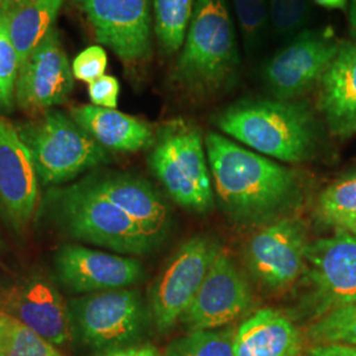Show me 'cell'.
I'll use <instances>...</instances> for the list:
<instances>
[{
    "instance_id": "1f68e13d",
    "label": "cell",
    "mask_w": 356,
    "mask_h": 356,
    "mask_svg": "<svg viewBox=\"0 0 356 356\" xmlns=\"http://www.w3.org/2000/svg\"><path fill=\"white\" fill-rule=\"evenodd\" d=\"M120 85L113 76H104L89 83L90 101L94 106L116 110Z\"/></svg>"
},
{
    "instance_id": "ac0fdd59",
    "label": "cell",
    "mask_w": 356,
    "mask_h": 356,
    "mask_svg": "<svg viewBox=\"0 0 356 356\" xmlns=\"http://www.w3.org/2000/svg\"><path fill=\"white\" fill-rule=\"evenodd\" d=\"M83 182L124 211L156 244L165 238L170 226L169 207L149 182L114 172L92 175Z\"/></svg>"
},
{
    "instance_id": "6da1fadb",
    "label": "cell",
    "mask_w": 356,
    "mask_h": 356,
    "mask_svg": "<svg viewBox=\"0 0 356 356\" xmlns=\"http://www.w3.org/2000/svg\"><path fill=\"white\" fill-rule=\"evenodd\" d=\"M204 147L218 200L234 220L272 222L298 202V184L289 169L216 132L207 134Z\"/></svg>"
},
{
    "instance_id": "7402d4cb",
    "label": "cell",
    "mask_w": 356,
    "mask_h": 356,
    "mask_svg": "<svg viewBox=\"0 0 356 356\" xmlns=\"http://www.w3.org/2000/svg\"><path fill=\"white\" fill-rule=\"evenodd\" d=\"M65 0H33L6 15L10 38L20 66L48 35Z\"/></svg>"
},
{
    "instance_id": "603a6c76",
    "label": "cell",
    "mask_w": 356,
    "mask_h": 356,
    "mask_svg": "<svg viewBox=\"0 0 356 356\" xmlns=\"http://www.w3.org/2000/svg\"><path fill=\"white\" fill-rule=\"evenodd\" d=\"M195 0H152L154 33L160 47L173 54L184 45Z\"/></svg>"
},
{
    "instance_id": "30bf717a",
    "label": "cell",
    "mask_w": 356,
    "mask_h": 356,
    "mask_svg": "<svg viewBox=\"0 0 356 356\" xmlns=\"http://www.w3.org/2000/svg\"><path fill=\"white\" fill-rule=\"evenodd\" d=\"M304 275L319 318L334 309L355 304V235L339 227L329 238L310 243Z\"/></svg>"
},
{
    "instance_id": "cb8c5ba5",
    "label": "cell",
    "mask_w": 356,
    "mask_h": 356,
    "mask_svg": "<svg viewBox=\"0 0 356 356\" xmlns=\"http://www.w3.org/2000/svg\"><path fill=\"white\" fill-rule=\"evenodd\" d=\"M235 334L232 327L191 331L175 339L161 356H235Z\"/></svg>"
},
{
    "instance_id": "7c38bea8",
    "label": "cell",
    "mask_w": 356,
    "mask_h": 356,
    "mask_svg": "<svg viewBox=\"0 0 356 356\" xmlns=\"http://www.w3.org/2000/svg\"><path fill=\"white\" fill-rule=\"evenodd\" d=\"M86 15L97 40L123 61L145 60L152 51V0H73Z\"/></svg>"
},
{
    "instance_id": "836d02e7",
    "label": "cell",
    "mask_w": 356,
    "mask_h": 356,
    "mask_svg": "<svg viewBox=\"0 0 356 356\" xmlns=\"http://www.w3.org/2000/svg\"><path fill=\"white\" fill-rule=\"evenodd\" d=\"M309 356H356V347L338 343L318 344Z\"/></svg>"
},
{
    "instance_id": "74e56055",
    "label": "cell",
    "mask_w": 356,
    "mask_h": 356,
    "mask_svg": "<svg viewBox=\"0 0 356 356\" xmlns=\"http://www.w3.org/2000/svg\"><path fill=\"white\" fill-rule=\"evenodd\" d=\"M350 29L353 38H356V0H351V8H350Z\"/></svg>"
},
{
    "instance_id": "e0dca14e",
    "label": "cell",
    "mask_w": 356,
    "mask_h": 356,
    "mask_svg": "<svg viewBox=\"0 0 356 356\" xmlns=\"http://www.w3.org/2000/svg\"><path fill=\"white\" fill-rule=\"evenodd\" d=\"M38 176L17 128L0 116V213L15 229H23L38 204Z\"/></svg>"
},
{
    "instance_id": "d6a6232c",
    "label": "cell",
    "mask_w": 356,
    "mask_h": 356,
    "mask_svg": "<svg viewBox=\"0 0 356 356\" xmlns=\"http://www.w3.org/2000/svg\"><path fill=\"white\" fill-rule=\"evenodd\" d=\"M97 356H161L153 344H134L99 353Z\"/></svg>"
},
{
    "instance_id": "d6986e66",
    "label": "cell",
    "mask_w": 356,
    "mask_h": 356,
    "mask_svg": "<svg viewBox=\"0 0 356 356\" xmlns=\"http://www.w3.org/2000/svg\"><path fill=\"white\" fill-rule=\"evenodd\" d=\"M321 110L337 135L356 131V44H344L321 78Z\"/></svg>"
},
{
    "instance_id": "ffe728a7",
    "label": "cell",
    "mask_w": 356,
    "mask_h": 356,
    "mask_svg": "<svg viewBox=\"0 0 356 356\" xmlns=\"http://www.w3.org/2000/svg\"><path fill=\"white\" fill-rule=\"evenodd\" d=\"M70 114L76 124L104 149L138 152L156 140L149 124L118 110L89 104L74 107Z\"/></svg>"
},
{
    "instance_id": "4fadbf2b",
    "label": "cell",
    "mask_w": 356,
    "mask_h": 356,
    "mask_svg": "<svg viewBox=\"0 0 356 356\" xmlns=\"http://www.w3.org/2000/svg\"><path fill=\"white\" fill-rule=\"evenodd\" d=\"M251 304L250 282L229 254L220 250L179 321L189 331L222 329L241 318Z\"/></svg>"
},
{
    "instance_id": "f1b7e54d",
    "label": "cell",
    "mask_w": 356,
    "mask_h": 356,
    "mask_svg": "<svg viewBox=\"0 0 356 356\" xmlns=\"http://www.w3.org/2000/svg\"><path fill=\"white\" fill-rule=\"evenodd\" d=\"M20 63L10 38L6 15L0 8V111L8 113L15 104Z\"/></svg>"
},
{
    "instance_id": "d590c367",
    "label": "cell",
    "mask_w": 356,
    "mask_h": 356,
    "mask_svg": "<svg viewBox=\"0 0 356 356\" xmlns=\"http://www.w3.org/2000/svg\"><path fill=\"white\" fill-rule=\"evenodd\" d=\"M317 4L330 10H343L347 0H314Z\"/></svg>"
},
{
    "instance_id": "3957f363",
    "label": "cell",
    "mask_w": 356,
    "mask_h": 356,
    "mask_svg": "<svg viewBox=\"0 0 356 356\" xmlns=\"http://www.w3.org/2000/svg\"><path fill=\"white\" fill-rule=\"evenodd\" d=\"M241 64L227 0H195L176 76L195 94H213L234 81Z\"/></svg>"
},
{
    "instance_id": "f546056e",
    "label": "cell",
    "mask_w": 356,
    "mask_h": 356,
    "mask_svg": "<svg viewBox=\"0 0 356 356\" xmlns=\"http://www.w3.org/2000/svg\"><path fill=\"white\" fill-rule=\"evenodd\" d=\"M322 216L331 223L356 216V177L339 181L322 193L319 198Z\"/></svg>"
},
{
    "instance_id": "d4e9b609",
    "label": "cell",
    "mask_w": 356,
    "mask_h": 356,
    "mask_svg": "<svg viewBox=\"0 0 356 356\" xmlns=\"http://www.w3.org/2000/svg\"><path fill=\"white\" fill-rule=\"evenodd\" d=\"M0 356H64L26 325L0 312Z\"/></svg>"
},
{
    "instance_id": "83f0119b",
    "label": "cell",
    "mask_w": 356,
    "mask_h": 356,
    "mask_svg": "<svg viewBox=\"0 0 356 356\" xmlns=\"http://www.w3.org/2000/svg\"><path fill=\"white\" fill-rule=\"evenodd\" d=\"M270 32L289 41L304 31L310 17L309 0H268Z\"/></svg>"
},
{
    "instance_id": "4316f807",
    "label": "cell",
    "mask_w": 356,
    "mask_h": 356,
    "mask_svg": "<svg viewBox=\"0 0 356 356\" xmlns=\"http://www.w3.org/2000/svg\"><path fill=\"white\" fill-rule=\"evenodd\" d=\"M318 344H347L356 347V302L334 309L322 316L309 330Z\"/></svg>"
},
{
    "instance_id": "e575fe53",
    "label": "cell",
    "mask_w": 356,
    "mask_h": 356,
    "mask_svg": "<svg viewBox=\"0 0 356 356\" xmlns=\"http://www.w3.org/2000/svg\"><path fill=\"white\" fill-rule=\"evenodd\" d=\"M33 0H0V8L4 13H10L17 7L26 6L28 3H31Z\"/></svg>"
},
{
    "instance_id": "9c48e42d",
    "label": "cell",
    "mask_w": 356,
    "mask_h": 356,
    "mask_svg": "<svg viewBox=\"0 0 356 356\" xmlns=\"http://www.w3.org/2000/svg\"><path fill=\"white\" fill-rule=\"evenodd\" d=\"M307 245L304 223L296 216H281L247 243V269L264 289L284 291L304 275Z\"/></svg>"
},
{
    "instance_id": "277c9868",
    "label": "cell",
    "mask_w": 356,
    "mask_h": 356,
    "mask_svg": "<svg viewBox=\"0 0 356 356\" xmlns=\"http://www.w3.org/2000/svg\"><path fill=\"white\" fill-rule=\"evenodd\" d=\"M17 131L44 185L63 184L110 161L107 149L60 111H47Z\"/></svg>"
},
{
    "instance_id": "4dcf8cb0",
    "label": "cell",
    "mask_w": 356,
    "mask_h": 356,
    "mask_svg": "<svg viewBox=\"0 0 356 356\" xmlns=\"http://www.w3.org/2000/svg\"><path fill=\"white\" fill-rule=\"evenodd\" d=\"M107 69V53L102 47L92 45L81 51L72 65L76 79L91 83L104 76Z\"/></svg>"
},
{
    "instance_id": "5b68a950",
    "label": "cell",
    "mask_w": 356,
    "mask_h": 356,
    "mask_svg": "<svg viewBox=\"0 0 356 356\" xmlns=\"http://www.w3.org/2000/svg\"><path fill=\"white\" fill-rule=\"evenodd\" d=\"M148 164L169 195L182 207L204 214L213 207L210 166L200 132L185 123L161 131Z\"/></svg>"
},
{
    "instance_id": "8992f818",
    "label": "cell",
    "mask_w": 356,
    "mask_h": 356,
    "mask_svg": "<svg viewBox=\"0 0 356 356\" xmlns=\"http://www.w3.org/2000/svg\"><path fill=\"white\" fill-rule=\"evenodd\" d=\"M57 213L72 236L124 254L149 252L152 239L118 206L83 181L58 191Z\"/></svg>"
},
{
    "instance_id": "7a4b0ae2",
    "label": "cell",
    "mask_w": 356,
    "mask_h": 356,
    "mask_svg": "<svg viewBox=\"0 0 356 356\" xmlns=\"http://www.w3.org/2000/svg\"><path fill=\"white\" fill-rule=\"evenodd\" d=\"M216 126L231 138L286 163L310 159L317 148V123L302 103L242 101L222 111Z\"/></svg>"
},
{
    "instance_id": "2e32d148",
    "label": "cell",
    "mask_w": 356,
    "mask_h": 356,
    "mask_svg": "<svg viewBox=\"0 0 356 356\" xmlns=\"http://www.w3.org/2000/svg\"><path fill=\"white\" fill-rule=\"evenodd\" d=\"M0 312L26 325L53 346L73 339L69 302L44 276H31L6 294Z\"/></svg>"
},
{
    "instance_id": "8d00e7d4",
    "label": "cell",
    "mask_w": 356,
    "mask_h": 356,
    "mask_svg": "<svg viewBox=\"0 0 356 356\" xmlns=\"http://www.w3.org/2000/svg\"><path fill=\"white\" fill-rule=\"evenodd\" d=\"M335 225L339 226V227H342V229L350 231L351 234H354L356 236V216L355 218H346V219L339 220V222L335 223Z\"/></svg>"
},
{
    "instance_id": "ba28073f",
    "label": "cell",
    "mask_w": 356,
    "mask_h": 356,
    "mask_svg": "<svg viewBox=\"0 0 356 356\" xmlns=\"http://www.w3.org/2000/svg\"><path fill=\"white\" fill-rule=\"evenodd\" d=\"M220 250L214 238L198 235L169 259L149 294V313L157 330L168 332L184 316Z\"/></svg>"
},
{
    "instance_id": "484cf974",
    "label": "cell",
    "mask_w": 356,
    "mask_h": 356,
    "mask_svg": "<svg viewBox=\"0 0 356 356\" xmlns=\"http://www.w3.org/2000/svg\"><path fill=\"white\" fill-rule=\"evenodd\" d=\"M232 3L245 53L254 56L270 32L268 0H232Z\"/></svg>"
},
{
    "instance_id": "8fae6325",
    "label": "cell",
    "mask_w": 356,
    "mask_h": 356,
    "mask_svg": "<svg viewBox=\"0 0 356 356\" xmlns=\"http://www.w3.org/2000/svg\"><path fill=\"white\" fill-rule=\"evenodd\" d=\"M339 48L329 33L304 29L264 65L263 78L268 89L280 101L304 94L321 81Z\"/></svg>"
},
{
    "instance_id": "44dd1931",
    "label": "cell",
    "mask_w": 356,
    "mask_h": 356,
    "mask_svg": "<svg viewBox=\"0 0 356 356\" xmlns=\"http://www.w3.org/2000/svg\"><path fill=\"white\" fill-rule=\"evenodd\" d=\"M301 335L279 310L263 309L244 321L235 334V356H297Z\"/></svg>"
},
{
    "instance_id": "5bb4252c",
    "label": "cell",
    "mask_w": 356,
    "mask_h": 356,
    "mask_svg": "<svg viewBox=\"0 0 356 356\" xmlns=\"http://www.w3.org/2000/svg\"><path fill=\"white\" fill-rule=\"evenodd\" d=\"M73 76L60 33L51 28L20 66L15 92L16 102L28 113H47L69 98L74 88Z\"/></svg>"
},
{
    "instance_id": "9a60e30c",
    "label": "cell",
    "mask_w": 356,
    "mask_h": 356,
    "mask_svg": "<svg viewBox=\"0 0 356 356\" xmlns=\"http://www.w3.org/2000/svg\"><path fill=\"white\" fill-rule=\"evenodd\" d=\"M60 281L76 293H97L124 289L143 279L140 261L83 245H65L56 254Z\"/></svg>"
},
{
    "instance_id": "52a82bcc",
    "label": "cell",
    "mask_w": 356,
    "mask_h": 356,
    "mask_svg": "<svg viewBox=\"0 0 356 356\" xmlns=\"http://www.w3.org/2000/svg\"><path fill=\"white\" fill-rule=\"evenodd\" d=\"M73 337L104 353L140 342L148 326V310L136 289L89 293L69 302Z\"/></svg>"
}]
</instances>
